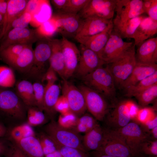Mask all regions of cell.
<instances>
[{"label":"cell","instance_id":"cell-1","mask_svg":"<svg viewBox=\"0 0 157 157\" xmlns=\"http://www.w3.org/2000/svg\"><path fill=\"white\" fill-rule=\"evenodd\" d=\"M82 78L86 86L104 97L112 99L115 96V84L107 66L100 67Z\"/></svg>","mask_w":157,"mask_h":157},{"label":"cell","instance_id":"cell-2","mask_svg":"<svg viewBox=\"0 0 157 157\" xmlns=\"http://www.w3.org/2000/svg\"><path fill=\"white\" fill-rule=\"evenodd\" d=\"M28 107L15 92L0 87V113L13 121L27 118Z\"/></svg>","mask_w":157,"mask_h":157},{"label":"cell","instance_id":"cell-3","mask_svg":"<svg viewBox=\"0 0 157 157\" xmlns=\"http://www.w3.org/2000/svg\"><path fill=\"white\" fill-rule=\"evenodd\" d=\"M103 129L104 140L97 151L103 154L117 157H138L130 149L118 132L107 128Z\"/></svg>","mask_w":157,"mask_h":157},{"label":"cell","instance_id":"cell-4","mask_svg":"<svg viewBox=\"0 0 157 157\" xmlns=\"http://www.w3.org/2000/svg\"><path fill=\"white\" fill-rule=\"evenodd\" d=\"M45 133L57 144L63 146L72 147L87 152L82 144V137L72 129L63 127L54 119L46 125Z\"/></svg>","mask_w":157,"mask_h":157},{"label":"cell","instance_id":"cell-5","mask_svg":"<svg viewBox=\"0 0 157 157\" xmlns=\"http://www.w3.org/2000/svg\"><path fill=\"white\" fill-rule=\"evenodd\" d=\"M134 43L129 49L107 65L115 85L120 86L130 76L136 63Z\"/></svg>","mask_w":157,"mask_h":157},{"label":"cell","instance_id":"cell-6","mask_svg":"<svg viewBox=\"0 0 157 157\" xmlns=\"http://www.w3.org/2000/svg\"><path fill=\"white\" fill-rule=\"evenodd\" d=\"M79 89L83 95L87 110L97 120L103 121L109 110L104 97L86 86L81 85Z\"/></svg>","mask_w":157,"mask_h":157},{"label":"cell","instance_id":"cell-7","mask_svg":"<svg viewBox=\"0 0 157 157\" xmlns=\"http://www.w3.org/2000/svg\"><path fill=\"white\" fill-rule=\"evenodd\" d=\"M36 42L33 51V64L28 73L32 76L42 78L45 73V66L49 61L51 54V38H42Z\"/></svg>","mask_w":157,"mask_h":157},{"label":"cell","instance_id":"cell-8","mask_svg":"<svg viewBox=\"0 0 157 157\" xmlns=\"http://www.w3.org/2000/svg\"><path fill=\"white\" fill-rule=\"evenodd\" d=\"M116 0H89L78 14L82 19L95 17L105 19H113Z\"/></svg>","mask_w":157,"mask_h":157},{"label":"cell","instance_id":"cell-9","mask_svg":"<svg viewBox=\"0 0 157 157\" xmlns=\"http://www.w3.org/2000/svg\"><path fill=\"white\" fill-rule=\"evenodd\" d=\"M114 130L122 135L128 147L138 157L143 156L139 152L140 145L146 140L151 139L149 133L145 132L138 124L131 121L125 126Z\"/></svg>","mask_w":157,"mask_h":157},{"label":"cell","instance_id":"cell-10","mask_svg":"<svg viewBox=\"0 0 157 157\" xmlns=\"http://www.w3.org/2000/svg\"><path fill=\"white\" fill-rule=\"evenodd\" d=\"M41 38L36 29L15 28L9 31L0 41V51L13 44H32Z\"/></svg>","mask_w":157,"mask_h":157},{"label":"cell","instance_id":"cell-11","mask_svg":"<svg viewBox=\"0 0 157 157\" xmlns=\"http://www.w3.org/2000/svg\"><path fill=\"white\" fill-rule=\"evenodd\" d=\"M54 22L57 32L63 36L75 37L82 19L78 14L62 12L58 10L50 18Z\"/></svg>","mask_w":157,"mask_h":157},{"label":"cell","instance_id":"cell-12","mask_svg":"<svg viewBox=\"0 0 157 157\" xmlns=\"http://www.w3.org/2000/svg\"><path fill=\"white\" fill-rule=\"evenodd\" d=\"M63 80V95L67 100L70 111L78 118L85 113L87 110L83 95L79 88L67 80Z\"/></svg>","mask_w":157,"mask_h":157},{"label":"cell","instance_id":"cell-13","mask_svg":"<svg viewBox=\"0 0 157 157\" xmlns=\"http://www.w3.org/2000/svg\"><path fill=\"white\" fill-rule=\"evenodd\" d=\"M133 43L124 41L113 30L100 56L106 64L110 63L131 47Z\"/></svg>","mask_w":157,"mask_h":157},{"label":"cell","instance_id":"cell-14","mask_svg":"<svg viewBox=\"0 0 157 157\" xmlns=\"http://www.w3.org/2000/svg\"><path fill=\"white\" fill-rule=\"evenodd\" d=\"M143 0H116V15L113 23H121L142 15Z\"/></svg>","mask_w":157,"mask_h":157},{"label":"cell","instance_id":"cell-15","mask_svg":"<svg viewBox=\"0 0 157 157\" xmlns=\"http://www.w3.org/2000/svg\"><path fill=\"white\" fill-rule=\"evenodd\" d=\"M80 58L76 70L82 77L103 66L105 63L95 52L80 44Z\"/></svg>","mask_w":157,"mask_h":157},{"label":"cell","instance_id":"cell-16","mask_svg":"<svg viewBox=\"0 0 157 157\" xmlns=\"http://www.w3.org/2000/svg\"><path fill=\"white\" fill-rule=\"evenodd\" d=\"M60 40L65 65L64 78L67 80L76 71L80 58V51L74 43L65 37L62 36Z\"/></svg>","mask_w":157,"mask_h":157},{"label":"cell","instance_id":"cell-17","mask_svg":"<svg viewBox=\"0 0 157 157\" xmlns=\"http://www.w3.org/2000/svg\"><path fill=\"white\" fill-rule=\"evenodd\" d=\"M24 11L31 15L30 24L34 27H38L52 16L49 3L47 0H28Z\"/></svg>","mask_w":157,"mask_h":157},{"label":"cell","instance_id":"cell-18","mask_svg":"<svg viewBox=\"0 0 157 157\" xmlns=\"http://www.w3.org/2000/svg\"><path fill=\"white\" fill-rule=\"evenodd\" d=\"M131 120L126 100L117 104L111 111L108 112L103 120L106 128L114 129L125 126Z\"/></svg>","mask_w":157,"mask_h":157},{"label":"cell","instance_id":"cell-19","mask_svg":"<svg viewBox=\"0 0 157 157\" xmlns=\"http://www.w3.org/2000/svg\"><path fill=\"white\" fill-rule=\"evenodd\" d=\"M113 19H107L95 17L82 19L74 38L90 36L101 32L113 23Z\"/></svg>","mask_w":157,"mask_h":157},{"label":"cell","instance_id":"cell-20","mask_svg":"<svg viewBox=\"0 0 157 157\" xmlns=\"http://www.w3.org/2000/svg\"><path fill=\"white\" fill-rule=\"evenodd\" d=\"M113 28V23L104 31L97 34L88 37L74 38L80 44L96 53L99 57Z\"/></svg>","mask_w":157,"mask_h":157},{"label":"cell","instance_id":"cell-21","mask_svg":"<svg viewBox=\"0 0 157 157\" xmlns=\"http://www.w3.org/2000/svg\"><path fill=\"white\" fill-rule=\"evenodd\" d=\"M137 47L135 54L137 63L148 65L156 64L157 62V38L148 39Z\"/></svg>","mask_w":157,"mask_h":157},{"label":"cell","instance_id":"cell-22","mask_svg":"<svg viewBox=\"0 0 157 157\" xmlns=\"http://www.w3.org/2000/svg\"><path fill=\"white\" fill-rule=\"evenodd\" d=\"M6 12L3 17L2 29L0 33V41L5 36L12 21L22 13L28 0H8Z\"/></svg>","mask_w":157,"mask_h":157},{"label":"cell","instance_id":"cell-23","mask_svg":"<svg viewBox=\"0 0 157 157\" xmlns=\"http://www.w3.org/2000/svg\"><path fill=\"white\" fill-rule=\"evenodd\" d=\"M157 71V65L137 63L129 76L120 85L125 90Z\"/></svg>","mask_w":157,"mask_h":157},{"label":"cell","instance_id":"cell-24","mask_svg":"<svg viewBox=\"0 0 157 157\" xmlns=\"http://www.w3.org/2000/svg\"><path fill=\"white\" fill-rule=\"evenodd\" d=\"M157 33V21L144 16L136 28L134 37V44L137 46Z\"/></svg>","mask_w":157,"mask_h":157},{"label":"cell","instance_id":"cell-25","mask_svg":"<svg viewBox=\"0 0 157 157\" xmlns=\"http://www.w3.org/2000/svg\"><path fill=\"white\" fill-rule=\"evenodd\" d=\"M51 52L49 60V66L63 79L65 65L61 40L51 39Z\"/></svg>","mask_w":157,"mask_h":157},{"label":"cell","instance_id":"cell-26","mask_svg":"<svg viewBox=\"0 0 157 157\" xmlns=\"http://www.w3.org/2000/svg\"><path fill=\"white\" fill-rule=\"evenodd\" d=\"M32 45H27L20 53L8 64L21 72L28 73L34 59Z\"/></svg>","mask_w":157,"mask_h":157},{"label":"cell","instance_id":"cell-27","mask_svg":"<svg viewBox=\"0 0 157 157\" xmlns=\"http://www.w3.org/2000/svg\"><path fill=\"white\" fill-rule=\"evenodd\" d=\"M104 138L103 128L98 124L82 137V144L86 152L97 151L101 147Z\"/></svg>","mask_w":157,"mask_h":157},{"label":"cell","instance_id":"cell-28","mask_svg":"<svg viewBox=\"0 0 157 157\" xmlns=\"http://www.w3.org/2000/svg\"><path fill=\"white\" fill-rule=\"evenodd\" d=\"M44 87L43 111L51 120L53 119V117L56 112L55 106L60 97V88L55 83Z\"/></svg>","mask_w":157,"mask_h":157},{"label":"cell","instance_id":"cell-29","mask_svg":"<svg viewBox=\"0 0 157 157\" xmlns=\"http://www.w3.org/2000/svg\"><path fill=\"white\" fill-rule=\"evenodd\" d=\"M144 16L142 15L125 22L113 23V29L122 39H133L135 31Z\"/></svg>","mask_w":157,"mask_h":157},{"label":"cell","instance_id":"cell-30","mask_svg":"<svg viewBox=\"0 0 157 157\" xmlns=\"http://www.w3.org/2000/svg\"><path fill=\"white\" fill-rule=\"evenodd\" d=\"M14 142L29 157H45L39 140L35 136Z\"/></svg>","mask_w":157,"mask_h":157},{"label":"cell","instance_id":"cell-31","mask_svg":"<svg viewBox=\"0 0 157 157\" xmlns=\"http://www.w3.org/2000/svg\"><path fill=\"white\" fill-rule=\"evenodd\" d=\"M15 89L16 94L28 107H36L32 83L22 80L16 84Z\"/></svg>","mask_w":157,"mask_h":157},{"label":"cell","instance_id":"cell-32","mask_svg":"<svg viewBox=\"0 0 157 157\" xmlns=\"http://www.w3.org/2000/svg\"><path fill=\"white\" fill-rule=\"evenodd\" d=\"M156 83H157V71L135 85L126 89V96L129 97L133 96L135 97L141 92Z\"/></svg>","mask_w":157,"mask_h":157},{"label":"cell","instance_id":"cell-33","mask_svg":"<svg viewBox=\"0 0 157 157\" xmlns=\"http://www.w3.org/2000/svg\"><path fill=\"white\" fill-rule=\"evenodd\" d=\"M97 121L92 115L84 113L77 118L72 129L78 133L85 134L99 124Z\"/></svg>","mask_w":157,"mask_h":157},{"label":"cell","instance_id":"cell-34","mask_svg":"<svg viewBox=\"0 0 157 157\" xmlns=\"http://www.w3.org/2000/svg\"><path fill=\"white\" fill-rule=\"evenodd\" d=\"M27 124L30 126H36L45 123L46 115L36 107H28L27 111Z\"/></svg>","mask_w":157,"mask_h":157},{"label":"cell","instance_id":"cell-35","mask_svg":"<svg viewBox=\"0 0 157 157\" xmlns=\"http://www.w3.org/2000/svg\"><path fill=\"white\" fill-rule=\"evenodd\" d=\"M157 97V83H156L142 92L135 97L139 104L142 107L146 106L152 103Z\"/></svg>","mask_w":157,"mask_h":157},{"label":"cell","instance_id":"cell-36","mask_svg":"<svg viewBox=\"0 0 157 157\" xmlns=\"http://www.w3.org/2000/svg\"><path fill=\"white\" fill-rule=\"evenodd\" d=\"M15 76L13 69L7 66H0V87L12 88L15 85Z\"/></svg>","mask_w":157,"mask_h":157},{"label":"cell","instance_id":"cell-37","mask_svg":"<svg viewBox=\"0 0 157 157\" xmlns=\"http://www.w3.org/2000/svg\"><path fill=\"white\" fill-rule=\"evenodd\" d=\"M27 45L20 44L10 45L0 51V58L8 64L20 54Z\"/></svg>","mask_w":157,"mask_h":157},{"label":"cell","instance_id":"cell-38","mask_svg":"<svg viewBox=\"0 0 157 157\" xmlns=\"http://www.w3.org/2000/svg\"><path fill=\"white\" fill-rule=\"evenodd\" d=\"M45 156L57 150L53 140L45 133H41L37 138Z\"/></svg>","mask_w":157,"mask_h":157},{"label":"cell","instance_id":"cell-39","mask_svg":"<svg viewBox=\"0 0 157 157\" xmlns=\"http://www.w3.org/2000/svg\"><path fill=\"white\" fill-rule=\"evenodd\" d=\"M55 142L57 149L63 157H90L88 152L77 148L61 146Z\"/></svg>","mask_w":157,"mask_h":157},{"label":"cell","instance_id":"cell-40","mask_svg":"<svg viewBox=\"0 0 157 157\" xmlns=\"http://www.w3.org/2000/svg\"><path fill=\"white\" fill-rule=\"evenodd\" d=\"M32 19V16L31 14L23 12L12 21L7 30L6 35L9 31L13 28H27Z\"/></svg>","mask_w":157,"mask_h":157},{"label":"cell","instance_id":"cell-41","mask_svg":"<svg viewBox=\"0 0 157 157\" xmlns=\"http://www.w3.org/2000/svg\"><path fill=\"white\" fill-rule=\"evenodd\" d=\"M89 0H68L65 7L60 11L62 12L77 14L83 8Z\"/></svg>","mask_w":157,"mask_h":157},{"label":"cell","instance_id":"cell-42","mask_svg":"<svg viewBox=\"0 0 157 157\" xmlns=\"http://www.w3.org/2000/svg\"><path fill=\"white\" fill-rule=\"evenodd\" d=\"M35 106L44 111V99L45 87L40 82L37 81L33 84Z\"/></svg>","mask_w":157,"mask_h":157},{"label":"cell","instance_id":"cell-43","mask_svg":"<svg viewBox=\"0 0 157 157\" xmlns=\"http://www.w3.org/2000/svg\"><path fill=\"white\" fill-rule=\"evenodd\" d=\"M36 29L42 38H50L57 32L54 22L51 18L41 24Z\"/></svg>","mask_w":157,"mask_h":157},{"label":"cell","instance_id":"cell-44","mask_svg":"<svg viewBox=\"0 0 157 157\" xmlns=\"http://www.w3.org/2000/svg\"><path fill=\"white\" fill-rule=\"evenodd\" d=\"M139 152L143 155L157 156V140H146L140 145Z\"/></svg>","mask_w":157,"mask_h":157},{"label":"cell","instance_id":"cell-45","mask_svg":"<svg viewBox=\"0 0 157 157\" xmlns=\"http://www.w3.org/2000/svg\"><path fill=\"white\" fill-rule=\"evenodd\" d=\"M156 110L153 107L146 106L140 108L135 122L139 125L142 124L154 117L157 114Z\"/></svg>","mask_w":157,"mask_h":157},{"label":"cell","instance_id":"cell-46","mask_svg":"<svg viewBox=\"0 0 157 157\" xmlns=\"http://www.w3.org/2000/svg\"><path fill=\"white\" fill-rule=\"evenodd\" d=\"M142 7L144 13L153 20L157 21V0H143Z\"/></svg>","mask_w":157,"mask_h":157},{"label":"cell","instance_id":"cell-47","mask_svg":"<svg viewBox=\"0 0 157 157\" xmlns=\"http://www.w3.org/2000/svg\"><path fill=\"white\" fill-rule=\"evenodd\" d=\"M77 117L69 111L60 116L57 122L61 126L65 128L72 129Z\"/></svg>","mask_w":157,"mask_h":157},{"label":"cell","instance_id":"cell-48","mask_svg":"<svg viewBox=\"0 0 157 157\" xmlns=\"http://www.w3.org/2000/svg\"><path fill=\"white\" fill-rule=\"evenodd\" d=\"M5 157H29L14 142L8 146Z\"/></svg>","mask_w":157,"mask_h":157},{"label":"cell","instance_id":"cell-49","mask_svg":"<svg viewBox=\"0 0 157 157\" xmlns=\"http://www.w3.org/2000/svg\"><path fill=\"white\" fill-rule=\"evenodd\" d=\"M10 137L14 142H17L25 138L24 131L22 124L16 126L10 131Z\"/></svg>","mask_w":157,"mask_h":157},{"label":"cell","instance_id":"cell-50","mask_svg":"<svg viewBox=\"0 0 157 157\" xmlns=\"http://www.w3.org/2000/svg\"><path fill=\"white\" fill-rule=\"evenodd\" d=\"M56 73L52 68L49 67L42 78V81H45L47 82L46 86L55 83L58 79Z\"/></svg>","mask_w":157,"mask_h":157},{"label":"cell","instance_id":"cell-51","mask_svg":"<svg viewBox=\"0 0 157 157\" xmlns=\"http://www.w3.org/2000/svg\"><path fill=\"white\" fill-rule=\"evenodd\" d=\"M55 109L56 112H60L62 114L70 111L67 100L63 95L59 97L55 104Z\"/></svg>","mask_w":157,"mask_h":157},{"label":"cell","instance_id":"cell-52","mask_svg":"<svg viewBox=\"0 0 157 157\" xmlns=\"http://www.w3.org/2000/svg\"><path fill=\"white\" fill-rule=\"evenodd\" d=\"M131 120L135 121L140 108L134 101L132 100H126Z\"/></svg>","mask_w":157,"mask_h":157},{"label":"cell","instance_id":"cell-53","mask_svg":"<svg viewBox=\"0 0 157 157\" xmlns=\"http://www.w3.org/2000/svg\"><path fill=\"white\" fill-rule=\"evenodd\" d=\"M140 125L145 132L148 133L151 129L157 127V115L152 119Z\"/></svg>","mask_w":157,"mask_h":157},{"label":"cell","instance_id":"cell-54","mask_svg":"<svg viewBox=\"0 0 157 157\" xmlns=\"http://www.w3.org/2000/svg\"><path fill=\"white\" fill-rule=\"evenodd\" d=\"M68 0H52L51 1L55 8L58 10H60L65 7Z\"/></svg>","mask_w":157,"mask_h":157},{"label":"cell","instance_id":"cell-55","mask_svg":"<svg viewBox=\"0 0 157 157\" xmlns=\"http://www.w3.org/2000/svg\"><path fill=\"white\" fill-rule=\"evenodd\" d=\"M8 146L4 141L0 140V157L5 156Z\"/></svg>","mask_w":157,"mask_h":157},{"label":"cell","instance_id":"cell-56","mask_svg":"<svg viewBox=\"0 0 157 157\" xmlns=\"http://www.w3.org/2000/svg\"><path fill=\"white\" fill-rule=\"evenodd\" d=\"M90 157H117L101 154L97 151H91L89 154ZM138 157H149L146 156H142Z\"/></svg>","mask_w":157,"mask_h":157},{"label":"cell","instance_id":"cell-57","mask_svg":"<svg viewBox=\"0 0 157 157\" xmlns=\"http://www.w3.org/2000/svg\"><path fill=\"white\" fill-rule=\"evenodd\" d=\"M7 7V0H0V14L3 17L6 12Z\"/></svg>","mask_w":157,"mask_h":157},{"label":"cell","instance_id":"cell-58","mask_svg":"<svg viewBox=\"0 0 157 157\" xmlns=\"http://www.w3.org/2000/svg\"><path fill=\"white\" fill-rule=\"evenodd\" d=\"M152 140H157V127L151 130L148 133Z\"/></svg>","mask_w":157,"mask_h":157},{"label":"cell","instance_id":"cell-59","mask_svg":"<svg viewBox=\"0 0 157 157\" xmlns=\"http://www.w3.org/2000/svg\"><path fill=\"white\" fill-rule=\"evenodd\" d=\"M7 132L6 128L2 123L0 122V138L5 136Z\"/></svg>","mask_w":157,"mask_h":157},{"label":"cell","instance_id":"cell-60","mask_svg":"<svg viewBox=\"0 0 157 157\" xmlns=\"http://www.w3.org/2000/svg\"><path fill=\"white\" fill-rule=\"evenodd\" d=\"M45 157H63L58 150L52 153L45 155Z\"/></svg>","mask_w":157,"mask_h":157},{"label":"cell","instance_id":"cell-61","mask_svg":"<svg viewBox=\"0 0 157 157\" xmlns=\"http://www.w3.org/2000/svg\"><path fill=\"white\" fill-rule=\"evenodd\" d=\"M3 17L0 14V33H1L3 24Z\"/></svg>","mask_w":157,"mask_h":157},{"label":"cell","instance_id":"cell-62","mask_svg":"<svg viewBox=\"0 0 157 157\" xmlns=\"http://www.w3.org/2000/svg\"><path fill=\"white\" fill-rule=\"evenodd\" d=\"M152 157H157V156H152Z\"/></svg>","mask_w":157,"mask_h":157}]
</instances>
